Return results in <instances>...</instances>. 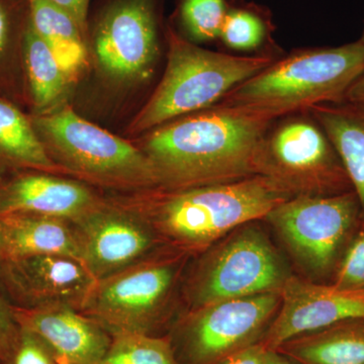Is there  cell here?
I'll return each mask as SVG.
<instances>
[{"instance_id":"obj_1","label":"cell","mask_w":364,"mask_h":364,"mask_svg":"<svg viewBox=\"0 0 364 364\" xmlns=\"http://www.w3.org/2000/svg\"><path fill=\"white\" fill-rule=\"evenodd\" d=\"M275 121L263 112L215 105L149 131L138 147L163 188L239 181L257 174L260 144Z\"/></svg>"},{"instance_id":"obj_2","label":"cell","mask_w":364,"mask_h":364,"mask_svg":"<svg viewBox=\"0 0 364 364\" xmlns=\"http://www.w3.org/2000/svg\"><path fill=\"white\" fill-rule=\"evenodd\" d=\"M363 70L360 40L338 47L298 50L236 86L217 105L277 119L313 105L343 102Z\"/></svg>"},{"instance_id":"obj_3","label":"cell","mask_w":364,"mask_h":364,"mask_svg":"<svg viewBox=\"0 0 364 364\" xmlns=\"http://www.w3.org/2000/svg\"><path fill=\"white\" fill-rule=\"evenodd\" d=\"M164 75L129 127V134L152 131L179 117L210 109L228 92L272 63L268 56H233L210 51L168 25Z\"/></svg>"},{"instance_id":"obj_4","label":"cell","mask_w":364,"mask_h":364,"mask_svg":"<svg viewBox=\"0 0 364 364\" xmlns=\"http://www.w3.org/2000/svg\"><path fill=\"white\" fill-rule=\"evenodd\" d=\"M28 116L46 150L62 168L105 186H157L152 165L140 148L85 121L70 107Z\"/></svg>"},{"instance_id":"obj_5","label":"cell","mask_w":364,"mask_h":364,"mask_svg":"<svg viewBox=\"0 0 364 364\" xmlns=\"http://www.w3.org/2000/svg\"><path fill=\"white\" fill-rule=\"evenodd\" d=\"M291 193L264 176L181 189L157 203L163 229L178 240L202 244L229 230L267 217Z\"/></svg>"},{"instance_id":"obj_6","label":"cell","mask_w":364,"mask_h":364,"mask_svg":"<svg viewBox=\"0 0 364 364\" xmlns=\"http://www.w3.org/2000/svg\"><path fill=\"white\" fill-rule=\"evenodd\" d=\"M280 117L263 136L257 174L299 196H334L352 188L343 164L320 124L308 112Z\"/></svg>"},{"instance_id":"obj_7","label":"cell","mask_w":364,"mask_h":364,"mask_svg":"<svg viewBox=\"0 0 364 364\" xmlns=\"http://www.w3.org/2000/svg\"><path fill=\"white\" fill-rule=\"evenodd\" d=\"M163 0H100L88 18L98 65L119 82H136L153 70L159 54Z\"/></svg>"},{"instance_id":"obj_8","label":"cell","mask_w":364,"mask_h":364,"mask_svg":"<svg viewBox=\"0 0 364 364\" xmlns=\"http://www.w3.org/2000/svg\"><path fill=\"white\" fill-rule=\"evenodd\" d=\"M279 305V296L272 291L203 306L183 325L172 346L178 364H217L257 343Z\"/></svg>"},{"instance_id":"obj_9","label":"cell","mask_w":364,"mask_h":364,"mask_svg":"<svg viewBox=\"0 0 364 364\" xmlns=\"http://www.w3.org/2000/svg\"><path fill=\"white\" fill-rule=\"evenodd\" d=\"M173 272L167 265L126 268L98 280L82 308L111 336L150 334L158 306L168 293Z\"/></svg>"},{"instance_id":"obj_10","label":"cell","mask_w":364,"mask_h":364,"mask_svg":"<svg viewBox=\"0 0 364 364\" xmlns=\"http://www.w3.org/2000/svg\"><path fill=\"white\" fill-rule=\"evenodd\" d=\"M358 207L354 191L298 196L280 203L267 217L314 269L324 272L336 257Z\"/></svg>"},{"instance_id":"obj_11","label":"cell","mask_w":364,"mask_h":364,"mask_svg":"<svg viewBox=\"0 0 364 364\" xmlns=\"http://www.w3.org/2000/svg\"><path fill=\"white\" fill-rule=\"evenodd\" d=\"M355 318H364V289L291 279L284 287L282 308L260 342L268 350H275L301 335Z\"/></svg>"},{"instance_id":"obj_12","label":"cell","mask_w":364,"mask_h":364,"mask_svg":"<svg viewBox=\"0 0 364 364\" xmlns=\"http://www.w3.org/2000/svg\"><path fill=\"white\" fill-rule=\"evenodd\" d=\"M97 279L85 263L64 255H36L9 260L4 293L18 306H82Z\"/></svg>"},{"instance_id":"obj_13","label":"cell","mask_w":364,"mask_h":364,"mask_svg":"<svg viewBox=\"0 0 364 364\" xmlns=\"http://www.w3.org/2000/svg\"><path fill=\"white\" fill-rule=\"evenodd\" d=\"M282 269L272 249L249 232L223 249L196 291L203 306L228 299L272 293L282 282Z\"/></svg>"},{"instance_id":"obj_14","label":"cell","mask_w":364,"mask_h":364,"mask_svg":"<svg viewBox=\"0 0 364 364\" xmlns=\"http://www.w3.org/2000/svg\"><path fill=\"white\" fill-rule=\"evenodd\" d=\"M18 326L49 349L58 364H102L112 336L87 316L66 306H14Z\"/></svg>"},{"instance_id":"obj_15","label":"cell","mask_w":364,"mask_h":364,"mask_svg":"<svg viewBox=\"0 0 364 364\" xmlns=\"http://www.w3.org/2000/svg\"><path fill=\"white\" fill-rule=\"evenodd\" d=\"M77 223L81 260L97 282L130 267L151 245L146 228L128 215L100 207Z\"/></svg>"},{"instance_id":"obj_16","label":"cell","mask_w":364,"mask_h":364,"mask_svg":"<svg viewBox=\"0 0 364 364\" xmlns=\"http://www.w3.org/2000/svg\"><path fill=\"white\" fill-rule=\"evenodd\" d=\"M100 208L90 189L39 171H23L0 184V215L28 214L78 222Z\"/></svg>"},{"instance_id":"obj_17","label":"cell","mask_w":364,"mask_h":364,"mask_svg":"<svg viewBox=\"0 0 364 364\" xmlns=\"http://www.w3.org/2000/svg\"><path fill=\"white\" fill-rule=\"evenodd\" d=\"M0 221L7 261L36 255H64L81 260L77 232L63 220L6 214L1 215Z\"/></svg>"},{"instance_id":"obj_18","label":"cell","mask_w":364,"mask_h":364,"mask_svg":"<svg viewBox=\"0 0 364 364\" xmlns=\"http://www.w3.org/2000/svg\"><path fill=\"white\" fill-rule=\"evenodd\" d=\"M61 166L46 150L30 116L0 97V184L23 171L53 173Z\"/></svg>"},{"instance_id":"obj_19","label":"cell","mask_w":364,"mask_h":364,"mask_svg":"<svg viewBox=\"0 0 364 364\" xmlns=\"http://www.w3.org/2000/svg\"><path fill=\"white\" fill-rule=\"evenodd\" d=\"M324 130L364 212V109L343 102L305 109Z\"/></svg>"},{"instance_id":"obj_20","label":"cell","mask_w":364,"mask_h":364,"mask_svg":"<svg viewBox=\"0 0 364 364\" xmlns=\"http://www.w3.org/2000/svg\"><path fill=\"white\" fill-rule=\"evenodd\" d=\"M274 351L299 364H364V318L301 335Z\"/></svg>"},{"instance_id":"obj_21","label":"cell","mask_w":364,"mask_h":364,"mask_svg":"<svg viewBox=\"0 0 364 364\" xmlns=\"http://www.w3.org/2000/svg\"><path fill=\"white\" fill-rule=\"evenodd\" d=\"M31 23L52 52L69 82L87 66V40L75 21L48 0H28Z\"/></svg>"},{"instance_id":"obj_22","label":"cell","mask_w":364,"mask_h":364,"mask_svg":"<svg viewBox=\"0 0 364 364\" xmlns=\"http://www.w3.org/2000/svg\"><path fill=\"white\" fill-rule=\"evenodd\" d=\"M30 25L28 0H0V97L18 107L28 102L23 45Z\"/></svg>"},{"instance_id":"obj_23","label":"cell","mask_w":364,"mask_h":364,"mask_svg":"<svg viewBox=\"0 0 364 364\" xmlns=\"http://www.w3.org/2000/svg\"><path fill=\"white\" fill-rule=\"evenodd\" d=\"M23 73L26 97L33 114L55 109L71 85L32 23L23 45Z\"/></svg>"},{"instance_id":"obj_24","label":"cell","mask_w":364,"mask_h":364,"mask_svg":"<svg viewBox=\"0 0 364 364\" xmlns=\"http://www.w3.org/2000/svg\"><path fill=\"white\" fill-rule=\"evenodd\" d=\"M238 0H177L174 21L176 33L191 42L219 39L229 9Z\"/></svg>"},{"instance_id":"obj_25","label":"cell","mask_w":364,"mask_h":364,"mask_svg":"<svg viewBox=\"0 0 364 364\" xmlns=\"http://www.w3.org/2000/svg\"><path fill=\"white\" fill-rule=\"evenodd\" d=\"M272 30L267 9L238 0L228 11L219 39L231 49L249 51L260 47Z\"/></svg>"},{"instance_id":"obj_26","label":"cell","mask_w":364,"mask_h":364,"mask_svg":"<svg viewBox=\"0 0 364 364\" xmlns=\"http://www.w3.org/2000/svg\"><path fill=\"white\" fill-rule=\"evenodd\" d=\"M102 364H178L171 341L151 334L126 333L112 336Z\"/></svg>"},{"instance_id":"obj_27","label":"cell","mask_w":364,"mask_h":364,"mask_svg":"<svg viewBox=\"0 0 364 364\" xmlns=\"http://www.w3.org/2000/svg\"><path fill=\"white\" fill-rule=\"evenodd\" d=\"M335 287L340 289H364V235L354 242L345 256Z\"/></svg>"},{"instance_id":"obj_28","label":"cell","mask_w":364,"mask_h":364,"mask_svg":"<svg viewBox=\"0 0 364 364\" xmlns=\"http://www.w3.org/2000/svg\"><path fill=\"white\" fill-rule=\"evenodd\" d=\"M20 334L21 327L14 317V305L0 291V364H9Z\"/></svg>"},{"instance_id":"obj_29","label":"cell","mask_w":364,"mask_h":364,"mask_svg":"<svg viewBox=\"0 0 364 364\" xmlns=\"http://www.w3.org/2000/svg\"><path fill=\"white\" fill-rule=\"evenodd\" d=\"M9 364H58L49 349L32 333L21 328L20 338Z\"/></svg>"},{"instance_id":"obj_30","label":"cell","mask_w":364,"mask_h":364,"mask_svg":"<svg viewBox=\"0 0 364 364\" xmlns=\"http://www.w3.org/2000/svg\"><path fill=\"white\" fill-rule=\"evenodd\" d=\"M65 11L75 21L87 40V23L91 0H48Z\"/></svg>"},{"instance_id":"obj_31","label":"cell","mask_w":364,"mask_h":364,"mask_svg":"<svg viewBox=\"0 0 364 364\" xmlns=\"http://www.w3.org/2000/svg\"><path fill=\"white\" fill-rule=\"evenodd\" d=\"M268 349L262 342H257L230 354L217 364H263Z\"/></svg>"},{"instance_id":"obj_32","label":"cell","mask_w":364,"mask_h":364,"mask_svg":"<svg viewBox=\"0 0 364 364\" xmlns=\"http://www.w3.org/2000/svg\"><path fill=\"white\" fill-rule=\"evenodd\" d=\"M344 102L364 109V70L347 90Z\"/></svg>"},{"instance_id":"obj_33","label":"cell","mask_w":364,"mask_h":364,"mask_svg":"<svg viewBox=\"0 0 364 364\" xmlns=\"http://www.w3.org/2000/svg\"><path fill=\"white\" fill-rule=\"evenodd\" d=\"M0 218H1V215H0ZM6 263V248H4V238H2L1 221H0V291H1L4 296H6V293H4V279Z\"/></svg>"},{"instance_id":"obj_34","label":"cell","mask_w":364,"mask_h":364,"mask_svg":"<svg viewBox=\"0 0 364 364\" xmlns=\"http://www.w3.org/2000/svg\"><path fill=\"white\" fill-rule=\"evenodd\" d=\"M263 364H299L293 359L274 350H268Z\"/></svg>"},{"instance_id":"obj_35","label":"cell","mask_w":364,"mask_h":364,"mask_svg":"<svg viewBox=\"0 0 364 364\" xmlns=\"http://www.w3.org/2000/svg\"><path fill=\"white\" fill-rule=\"evenodd\" d=\"M359 40H360L361 42H363L364 44V28H363V35H361L360 39H359Z\"/></svg>"}]
</instances>
